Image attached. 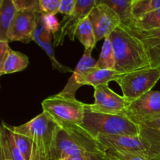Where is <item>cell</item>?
<instances>
[{"label": "cell", "mask_w": 160, "mask_h": 160, "mask_svg": "<svg viewBox=\"0 0 160 160\" xmlns=\"http://www.w3.org/2000/svg\"><path fill=\"white\" fill-rule=\"evenodd\" d=\"M109 38L115 55L116 71L123 74L150 67L143 43L128 27L121 23Z\"/></svg>", "instance_id": "1"}, {"label": "cell", "mask_w": 160, "mask_h": 160, "mask_svg": "<svg viewBox=\"0 0 160 160\" xmlns=\"http://www.w3.org/2000/svg\"><path fill=\"white\" fill-rule=\"evenodd\" d=\"M102 151L105 150L98 142L88 137L81 127L77 129H62L57 126L48 156L51 160L74 156L95 159Z\"/></svg>", "instance_id": "2"}, {"label": "cell", "mask_w": 160, "mask_h": 160, "mask_svg": "<svg viewBox=\"0 0 160 160\" xmlns=\"http://www.w3.org/2000/svg\"><path fill=\"white\" fill-rule=\"evenodd\" d=\"M81 130L88 137L95 139L98 135L139 136L140 127L125 114L112 115L91 110L85 105Z\"/></svg>", "instance_id": "3"}, {"label": "cell", "mask_w": 160, "mask_h": 160, "mask_svg": "<svg viewBox=\"0 0 160 160\" xmlns=\"http://www.w3.org/2000/svg\"><path fill=\"white\" fill-rule=\"evenodd\" d=\"M85 105L76 98H70L58 93L45 98L42 102V112L56 126L62 129H77L83 123Z\"/></svg>", "instance_id": "4"}, {"label": "cell", "mask_w": 160, "mask_h": 160, "mask_svg": "<svg viewBox=\"0 0 160 160\" xmlns=\"http://www.w3.org/2000/svg\"><path fill=\"white\" fill-rule=\"evenodd\" d=\"M160 79V68H148L121 74L116 82L129 102L152 91Z\"/></svg>", "instance_id": "5"}, {"label": "cell", "mask_w": 160, "mask_h": 160, "mask_svg": "<svg viewBox=\"0 0 160 160\" xmlns=\"http://www.w3.org/2000/svg\"><path fill=\"white\" fill-rule=\"evenodd\" d=\"M56 127L52 120L42 112L23 124L12 127V129L28 136L41 149L49 155Z\"/></svg>", "instance_id": "6"}, {"label": "cell", "mask_w": 160, "mask_h": 160, "mask_svg": "<svg viewBox=\"0 0 160 160\" xmlns=\"http://www.w3.org/2000/svg\"><path fill=\"white\" fill-rule=\"evenodd\" d=\"M124 114L137 123L141 124L160 117V91H150L140 98L128 103Z\"/></svg>", "instance_id": "7"}, {"label": "cell", "mask_w": 160, "mask_h": 160, "mask_svg": "<svg viewBox=\"0 0 160 160\" xmlns=\"http://www.w3.org/2000/svg\"><path fill=\"white\" fill-rule=\"evenodd\" d=\"M88 19L97 42L110 35L121 24V20L118 14L99 0H96V6L91 11Z\"/></svg>", "instance_id": "8"}, {"label": "cell", "mask_w": 160, "mask_h": 160, "mask_svg": "<svg viewBox=\"0 0 160 160\" xmlns=\"http://www.w3.org/2000/svg\"><path fill=\"white\" fill-rule=\"evenodd\" d=\"M95 6L96 0H77L73 13L70 16H64L60 22V30L53 38V46L63 45L64 38L67 36H68L71 41H74L78 25L84 18L88 17L91 11Z\"/></svg>", "instance_id": "9"}, {"label": "cell", "mask_w": 160, "mask_h": 160, "mask_svg": "<svg viewBox=\"0 0 160 160\" xmlns=\"http://www.w3.org/2000/svg\"><path fill=\"white\" fill-rule=\"evenodd\" d=\"M95 102L88 104L91 110L101 113L120 115L124 111L129 102L112 90L108 84H102L94 88Z\"/></svg>", "instance_id": "10"}, {"label": "cell", "mask_w": 160, "mask_h": 160, "mask_svg": "<svg viewBox=\"0 0 160 160\" xmlns=\"http://www.w3.org/2000/svg\"><path fill=\"white\" fill-rule=\"evenodd\" d=\"M95 140L106 152H131L149 157L148 149L139 136L98 135Z\"/></svg>", "instance_id": "11"}, {"label": "cell", "mask_w": 160, "mask_h": 160, "mask_svg": "<svg viewBox=\"0 0 160 160\" xmlns=\"http://www.w3.org/2000/svg\"><path fill=\"white\" fill-rule=\"evenodd\" d=\"M37 16L38 13L31 11H17L8 33V42L28 44L33 41L37 26Z\"/></svg>", "instance_id": "12"}, {"label": "cell", "mask_w": 160, "mask_h": 160, "mask_svg": "<svg viewBox=\"0 0 160 160\" xmlns=\"http://www.w3.org/2000/svg\"><path fill=\"white\" fill-rule=\"evenodd\" d=\"M139 137L145 143L150 159L160 157V117L141 124Z\"/></svg>", "instance_id": "13"}, {"label": "cell", "mask_w": 160, "mask_h": 160, "mask_svg": "<svg viewBox=\"0 0 160 160\" xmlns=\"http://www.w3.org/2000/svg\"><path fill=\"white\" fill-rule=\"evenodd\" d=\"M130 30L143 43L149 59L150 67L160 68V28L152 31H138L132 28Z\"/></svg>", "instance_id": "14"}, {"label": "cell", "mask_w": 160, "mask_h": 160, "mask_svg": "<svg viewBox=\"0 0 160 160\" xmlns=\"http://www.w3.org/2000/svg\"><path fill=\"white\" fill-rule=\"evenodd\" d=\"M92 50H84L82 57L78 62V65L73 71V74L69 79L67 85L59 94L64 96L75 98V95L78 89L80 88L79 80L81 75L89 70L90 68L95 67L97 60H95L92 56Z\"/></svg>", "instance_id": "15"}, {"label": "cell", "mask_w": 160, "mask_h": 160, "mask_svg": "<svg viewBox=\"0 0 160 160\" xmlns=\"http://www.w3.org/2000/svg\"><path fill=\"white\" fill-rule=\"evenodd\" d=\"M0 159L25 160L14 140L12 126L2 122L0 130Z\"/></svg>", "instance_id": "16"}, {"label": "cell", "mask_w": 160, "mask_h": 160, "mask_svg": "<svg viewBox=\"0 0 160 160\" xmlns=\"http://www.w3.org/2000/svg\"><path fill=\"white\" fill-rule=\"evenodd\" d=\"M120 73L114 70L100 69L92 67L84 72L79 80L80 87L91 85L94 88L102 84H109L110 81H116L120 76Z\"/></svg>", "instance_id": "17"}, {"label": "cell", "mask_w": 160, "mask_h": 160, "mask_svg": "<svg viewBox=\"0 0 160 160\" xmlns=\"http://www.w3.org/2000/svg\"><path fill=\"white\" fill-rule=\"evenodd\" d=\"M17 12L13 0L0 1V41L8 42V33Z\"/></svg>", "instance_id": "18"}, {"label": "cell", "mask_w": 160, "mask_h": 160, "mask_svg": "<svg viewBox=\"0 0 160 160\" xmlns=\"http://www.w3.org/2000/svg\"><path fill=\"white\" fill-rule=\"evenodd\" d=\"M29 63V59L26 55L12 49L2 65L0 66V75L2 76L24 70Z\"/></svg>", "instance_id": "19"}, {"label": "cell", "mask_w": 160, "mask_h": 160, "mask_svg": "<svg viewBox=\"0 0 160 160\" xmlns=\"http://www.w3.org/2000/svg\"><path fill=\"white\" fill-rule=\"evenodd\" d=\"M101 2L107 5L119 15L122 24L129 27L134 21L132 14L133 0H99Z\"/></svg>", "instance_id": "20"}, {"label": "cell", "mask_w": 160, "mask_h": 160, "mask_svg": "<svg viewBox=\"0 0 160 160\" xmlns=\"http://www.w3.org/2000/svg\"><path fill=\"white\" fill-rule=\"evenodd\" d=\"M75 38L82 44L85 50H93L95 47L97 41L88 17L79 23L75 34Z\"/></svg>", "instance_id": "21"}, {"label": "cell", "mask_w": 160, "mask_h": 160, "mask_svg": "<svg viewBox=\"0 0 160 160\" xmlns=\"http://www.w3.org/2000/svg\"><path fill=\"white\" fill-rule=\"evenodd\" d=\"M129 28L138 31H152L160 28V8L148 15L134 20Z\"/></svg>", "instance_id": "22"}, {"label": "cell", "mask_w": 160, "mask_h": 160, "mask_svg": "<svg viewBox=\"0 0 160 160\" xmlns=\"http://www.w3.org/2000/svg\"><path fill=\"white\" fill-rule=\"evenodd\" d=\"M116 60L114 55L113 48L109 36L104 39L102 48L100 52L99 58L97 60L95 67L100 69H107V70H115Z\"/></svg>", "instance_id": "23"}, {"label": "cell", "mask_w": 160, "mask_h": 160, "mask_svg": "<svg viewBox=\"0 0 160 160\" xmlns=\"http://www.w3.org/2000/svg\"><path fill=\"white\" fill-rule=\"evenodd\" d=\"M160 8V0H133L132 14L134 20L139 19Z\"/></svg>", "instance_id": "24"}, {"label": "cell", "mask_w": 160, "mask_h": 160, "mask_svg": "<svg viewBox=\"0 0 160 160\" xmlns=\"http://www.w3.org/2000/svg\"><path fill=\"white\" fill-rule=\"evenodd\" d=\"M12 131L16 144H17L20 151L21 152L25 160H31L33 152V146H34V142L28 136L20 134V133L16 132L12 129Z\"/></svg>", "instance_id": "25"}, {"label": "cell", "mask_w": 160, "mask_h": 160, "mask_svg": "<svg viewBox=\"0 0 160 160\" xmlns=\"http://www.w3.org/2000/svg\"><path fill=\"white\" fill-rule=\"evenodd\" d=\"M36 43H37L38 45L45 52V53H46L47 55H48V58H49L50 61H51L52 62V66L54 70H58V71L63 73L73 71L70 67L62 65V64H61L60 62L57 60L56 56H55V52L54 49H53V45L52 44V42H37Z\"/></svg>", "instance_id": "26"}, {"label": "cell", "mask_w": 160, "mask_h": 160, "mask_svg": "<svg viewBox=\"0 0 160 160\" xmlns=\"http://www.w3.org/2000/svg\"><path fill=\"white\" fill-rule=\"evenodd\" d=\"M17 11H31L38 14H42L39 0H13Z\"/></svg>", "instance_id": "27"}, {"label": "cell", "mask_w": 160, "mask_h": 160, "mask_svg": "<svg viewBox=\"0 0 160 160\" xmlns=\"http://www.w3.org/2000/svg\"><path fill=\"white\" fill-rule=\"evenodd\" d=\"M42 20L45 28L53 34L54 38L60 30V22L58 21L57 17L52 14H42Z\"/></svg>", "instance_id": "28"}, {"label": "cell", "mask_w": 160, "mask_h": 160, "mask_svg": "<svg viewBox=\"0 0 160 160\" xmlns=\"http://www.w3.org/2000/svg\"><path fill=\"white\" fill-rule=\"evenodd\" d=\"M61 0H39L42 14L56 15L59 12Z\"/></svg>", "instance_id": "29"}, {"label": "cell", "mask_w": 160, "mask_h": 160, "mask_svg": "<svg viewBox=\"0 0 160 160\" xmlns=\"http://www.w3.org/2000/svg\"><path fill=\"white\" fill-rule=\"evenodd\" d=\"M119 160H151L149 157L131 152H106Z\"/></svg>", "instance_id": "30"}, {"label": "cell", "mask_w": 160, "mask_h": 160, "mask_svg": "<svg viewBox=\"0 0 160 160\" xmlns=\"http://www.w3.org/2000/svg\"><path fill=\"white\" fill-rule=\"evenodd\" d=\"M77 0H61L59 13L64 16H70L73 13L76 7Z\"/></svg>", "instance_id": "31"}, {"label": "cell", "mask_w": 160, "mask_h": 160, "mask_svg": "<svg viewBox=\"0 0 160 160\" xmlns=\"http://www.w3.org/2000/svg\"><path fill=\"white\" fill-rule=\"evenodd\" d=\"M31 160H49V156L45 152L41 149L35 143H34Z\"/></svg>", "instance_id": "32"}, {"label": "cell", "mask_w": 160, "mask_h": 160, "mask_svg": "<svg viewBox=\"0 0 160 160\" xmlns=\"http://www.w3.org/2000/svg\"><path fill=\"white\" fill-rule=\"evenodd\" d=\"M11 50L12 49L9 47V42L0 41V66L2 65Z\"/></svg>", "instance_id": "33"}, {"label": "cell", "mask_w": 160, "mask_h": 160, "mask_svg": "<svg viewBox=\"0 0 160 160\" xmlns=\"http://www.w3.org/2000/svg\"><path fill=\"white\" fill-rule=\"evenodd\" d=\"M94 160H119V159H117V158H115L114 156H111L110 154L106 152V151H102V152H100L96 157H95V159H94Z\"/></svg>", "instance_id": "34"}, {"label": "cell", "mask_w": 160, "mask_h": 160, "mask_svg": "<svg viewBox=\"0 0 160 160\" xmlns=\"http://www.w3.org/2000/svg\"><path fill=\"white\" fill-rule=\"evenodd\" d=\"M61 160H94L92 157H85V156H74V157H67Z\"/></svg>", "instance_id": "35"}, {"label": "cell", "mask_w": 160, "mask_h": 160, "mask_svg": "<svg viewBox=\"0 0 160 160\" xmlns=\"http://www.w3.org/2000/svg\"><path fill=\"white\" fill-rule=\"evenodd\" d=\"M151 160H160V157L154 158V159H151Z\"/></svg>", "instance_id": "36"}, {"label": "cell", "mask_w": 160, "mask_h": 160, "mask_svg": "<svg viewBox=\"0 0 160 160\" xmlns=\"http://www.w3.org/2000/svg\"><path fill=\"white\" fill-rule=\"evenodd\" d=\"M49 160H51V159H50V158H49Z\"/></svg>", "instance_id": "37"}, {"label": "cell", "mask_w": 160, "mask_h": 160, "mask_svg": "<svg viewBox=\"0 0 160 160\" xmlns=\"http://www.w3.org/2000/svg\"><path fill=\"white\" fill-rule=\"evenodd\" d=\"M0 160H2V159H0Z\"/></svg>", "instance_id": "38"}]
</instances>
